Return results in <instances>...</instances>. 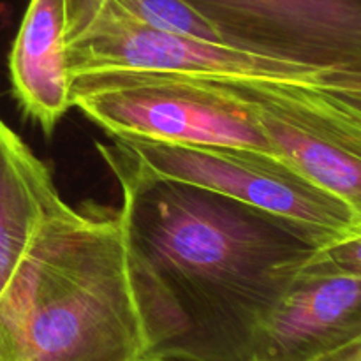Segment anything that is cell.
Listing matches in <instances>:
<instances>
[{
  "instance_id": "10",
  "label": "cell",
  "mask_w": 361,
  "mask_h": 361,
  "mask_svg": "<svg viewBox=\"0 0 361 361\" xmlns=\"http://www.w3.org/2000/svg\"><path fill=\"white\" fill-rule=\"evenodd\" d=\"M302 270L314 274H341L361 279V233L345 236L314 250Z\"/></svg>"
},
{
  "instance_id": "5",
  "label": "cell",
  "mask_w": 361,
  "mask_h": 361,
  "mask_svg": "<svg viewBox=\"0 0 361 361\" xmlns=\"http://www.w3.org/2000/svg\"><path fill=\"white\" fill-rule=\"evenodd\" d=\"M256 115L271 150L344 201L361 221V126L319 81L210 78Z\"/></svg>"
},
{
  "instance_id": "3",
  "label": "cell",
  "mask_w": 361,
  "mask_h": 361,
  "mask_svg": "<svg viewBox=\"0 0 361 361\" xmlns=\"http://www.w3.org/2000/svg\"><path fill=\"white\" fill-rule=\"evenodd\" d=\"M99 154L111 171L214 190L284 217L324 245L361 233L358 215L274 152L109 136Z\"/></svg>"
},
{
  "instance_id": "12",
  "label": "cell",
  "mask_w": 361,
  "mask_h": 361,
  "mask_svg": "<svg viewBox=\"0 0 361 361\" xmlns=\"http://www.w3.org/2000/svg\"><path fill=\"white\" fill-rule=\"evenodd\" d=\"M317 361H361V335Z\"/></svg>"
},
{
  "instance_id": "2",
  "label": "cell",
  "mask_w": 361,
  "mask_h": 361,
  "mask_svg": "<svg viewBox=\"0 0 361 361\" xmlns=\"http://www.w3.org/2000/svg\"><path fill=\"white\" fill-rule=\"evenodd\" d=\"M14 361H137L152 344L122 212L56 194L0 307Z\"/></svg>"
},
{
  "instance_id": "11",
  "label": "cell",
  "mask_w": 361,
  "mask_h": 361,
  "mask_svg": "<svg viewBox=\"0 0 361 361\" xmlns=\"http://www.w3.org/2000/svg\"><path fill=\"white\" fill-rule=\"evenodd\" d=\"M324 88L335 104L361 126V73L334 71L324 78Z\"/></svg>"
},
{
  "instance_id": "8",
  "label": "cell",
  "mask_w": 361,
  "mask_h": 361,
  "mask_svg": "<svg viewBox=\"0 0 361 361\" xmlns=\"http://www.w3.org/2000/svg\"><path fill=\"white\" fill-rule=\"evenodd\" d=\"M14 97L46 136L73 108L66 60V0H30L9 55Z\"/></svg>"
},
{
  "instance_id": "7",
  "label": "cell",
  "mask_w": 361,
  "mask_h": 361,
  "mask_svg": "<svg viewBox=\"0 0 361 361\" xmlns=\"http://www.w3.org/2000/svg\"><path fill=\"white\" fill-rule=\"evenodd\" d=\"M361 335V279L300 270L254 337L250 361H317Z\"/></svg>"
},
{
  "instance_id": "9",
  "label": "cell",
  "mask_w": 361,
  "mask_h": 361,
  "mask_svg": "<svg viewBox=\"0 0 361 361\" xmlns=\"http://www.w3.org/2000/svg\"><path fill=\"white\" fill-rule=\"evenodd\" d=\"M116 2L122 4L134 18L155 30L201 39V41L224 42L219 32L183 0H116Z\"/></svg>"
},
{
  "instance_id": "13",
  "label": "cell",
  "mask_w": 361,
  "mask_h": 361,
  "mask_svg": "<svg viewBox=\"0 0 361 361\" xmlns=\"http://www.w3.org/2000/svg\"><path fill=\"white\" fill-rule=\"evenodd\" d=\"M137 361H180V360H171V358H161V356H154V355H147L143 358H140Z\"/></svg>"
},
{
  "instance_id": "6",
  "label": "cell",
  "mask_w": 361,
  "mask_h": 361,
  "mask_svg": "<svg viewBox=\"0 0 361 361\" xmlns=\"http://www.w3.org/2000/svg\"><path fill=\"white\" fill-rule=\"evenodd\" d=\"M226 44L319 73H361V0H183Z\"/></svg>"
},
{
  "instance_id": "4",
  "label": "cell",
  "mask_w": 361,
  "mask_h": 361,
  "mask_svg": "<svg viewBox=\"0 0 361 361\" xmlns=\"http://www.w3.org/2000/svg\"><path fill=\"white\" fill-rule=\"evenodd\" d=\"M71 104L108 136L274 152L252 109L210 78L76 74L71 76Z\"/></svg>"
},
{
  "instance_id": "1",
  "label": "cell",
  "mask_w": 361,
  "mask_h": 361,
  "mask_svg": "<svg viewBox=\"0 0 361 361\" xmlns=\"http://www.w3.org/2000/svg\"><path fill=\"white\" fill-rule=\"evenodd\" d=\"M150 355L250 361L254 337L319 236L238 200L113 171Z\"/></svg>"
}]
</instances>
